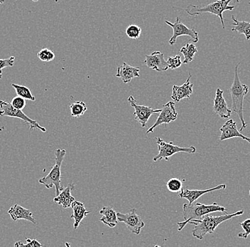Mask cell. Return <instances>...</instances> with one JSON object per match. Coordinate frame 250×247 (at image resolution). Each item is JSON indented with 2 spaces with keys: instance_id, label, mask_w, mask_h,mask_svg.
<instances>
[{
  "instance_id": "30bf717a",
  "label": "cell",
  "mask_w": 250,
  "mask_h": 247,
  "mask_svg": "<svg viewBox=\"0 0 250 247\" xmlns=\"http://www.w3.org/2000/svg\"><path fill=\"white\" fill-rule=\"evenodd\" d=\"M159 116L155 123L151 127L148 128L146 134H151L158 126L162 124H168L171 122L175 121L177 119L178 112L176 110V105L173 101H169L167 104L164 105L161 109Z\"/></svg>"
},
{
  "instance_id": "4dcf8cb0",
  "label": "cell",
  "mask_w": 250,
  "mask_h": 247,
  "mask_svg": "<svg viewBox=\"0 0 250 247\" xmlns=\"http://www.w3.org/2000/svg\"><path fill=\"white\" fill-rule=\"evenodd\" d=\"M11 105L17 110L22 111L26 106V100L20 96L14 97L10 102Z\"/></svg>"
},
{
  "instance_id": "e0dca14e",
  "label": "cell",
  "mask_w": 250,
  "mask_h": 247,
  "mask_svg": "<svg viewBox=\"0 0 250 247\" xmlns=\"http://www.w3.org/2000/svg\"><path fill=\"white\" fill-rule=\"evenodd\" d=\"M140 68L132 67L124 62L117 67L116 77L120 78L124 84H128L134 78L140 77Z\"/></svg>"
},
{
  "instance_id": "5b68a950",
  "label": "cell",
  "mask_w": 250,
  "mask_h": 247,
  "mask_svg": "<svg viewBox=\"0 0 250 247\" xmlns=\"http://www.w3.org/2000/svg\"><path fill=\"white\" fill-rule=\"evenodd\" d=\"M231 0H227V1H216L210 3L208 5L199 7V6L193 5V4H189L186 8V12L189 15L192 17H196L198 15H201L204 13H210L212 15H216L220 19L223 29L226 28L225 26L224 20H223V14L226 11H232L235 8L236 6H229Z\"/></svg>"
},
{
  "instance_id": "603a6c76",
  "label": "cell",
  "mask_w": 250,
  "mask_h": 247,
  "mask_svg": "<svg viewBox=\"0 0 250 247\" xmlns=\"http://www.w3.org/2000/svg\"><path fill=\"white\" fill-rule=\"evenodd\" d=\"M180 52L184 56V64H187L193 60L198 49L193 44L188 43L180 49Z\"/></svg>"
},
{
  "instance_id": "1f68e13d",
  "label": "cell",
  "mask_w": 250,
  "mask_h": 247,
  "mask_svg": "<svg viewBox=\"0 0 250 247\" xmlns=\"http://www.w3.org/2000/svg\"><path fill=\"white\" fill-rule=\"evenodd\" d=\"M243 229V232H240L238 234V237L240 238L247 239L248 236L250 235V219L245 220L240 224Z\"/></svg>"
},
{
  "instance_id": "44dd1931",
  "label": "cell",
  "mask_w": 250,
  "mask_h": 247,
  "mask_svg": "<svg viewBox=\"0 0 250 247\" xmlns=\"http://www.w3.org/2000/svg\"><path fill=\"white\" fill-rule=\"evenodd\" d=\"M99 213L103 215L101 219L102 223L108 226L109 227L113 228L118 223L117 218V213L115 211L110 207H104L101 210H100Z\"/></svg>"
},
{
  "instance_id": "74e56055",
  "label": "cell",
  "mask_w": 250,
  "mask_h": 247,
  "mask_svg": "<svg viewBox=\"0 0 250 247\" xmlns=\"http://www.w3.org/2000/svg\"><path fill=\"white\" fill-rule=\"evenodd\" d=\"M154 247H159V246H158V245H156V246H155Z\"/></svg>"
},
{
  "instance_id": "8992f818",
  "label": "cell",
  "mask_w": 250,
  "mask_h": 247,
  "mask_svg": "<svg viewBox=\"0 0 250 247\" xmlns=\"http://www.w3.org/2000/svg\"><path fill=\"white\" fill-rule=\"evenodd\" d=\"M156 139L159 153L153 158L154 162L160 160V159H165L166 161H168L170 157L178 153L193 154L196 152V148L194 146L183 148V147L173 145V142H166L161 137H156Z\"/></svg>"
},
{
  "instance_id": "83f0119b",
  "label": "cell",
  "mask_w": 250,
  "mask_h": 247,
  "mask_svg": "<svg viewBox=\"0 0 250 247\" xmlns=\"http://www.w3.org/2000/svg\"><path fill=\"white\" fill-rule=\"evenodd\" d=\"M37 56L41 61L43 62H51L55 59L54 53L47 48H42L37 54Z\"/></svg>"
},
{
  "instance_id": "7c38bea8",
  "label": "cell",
  "mask_w": 250,
  "mask_h": 247,
  "mask_svg": "<svg viewBox=\"0 0 250 247\" xmlns=\"http://www.w3.org/2000/svg\"><path fill=\"white\" fill-rule=\"evenodd\" d=\"M220 134L219 140L220 142L224 141L228 139L234 138V137H240L243 140H246L250 143V137L244 135L237 127V123L232 119L228 120L223 124L220 129Z\"/></svg>"
},
{
  "instance_id": "277c9868",
  "label": "cell",
  "mask_w": 250,
  "mask_h": 247,
  "mask_svg": "<svg viewBox=\"0 0 250 247\" xmlns=\"http://www.w3.org/2000/svg\"><path fill=\"white\" fill-rule=\"evenodd\" d=\"M66 151L65 150L57 149L55 151V165L51 169L48 176L39 180V182L43 184L47 189L56 188V196L63 190L62 184V165Z\"/></svg>"
},
{
  "instance_id": "ffe728a7",
  "label": "cell",
  "mask_w": 250,
  "mask_h": 247,
  "mask_svg": "<svg viewBox=\"0 0 250 247\" xmlns=\"http://www.w3.org/2000/svg\"><path fill=\"white\" fill-rule=\"evenodd\" d=\"M74 189V184H68L58 196L54 198V202L62 205L65 209L71 207L72 203L75 201V198L71 195V191Z\"/></svg>"
},
{
  "instance_id": "d590c367",
  "label": "cell",
  "mask_w": 250,
  "mask_h": 247,
  "mask_svg": "<svg viewBox=\"0 0 250 247\" xmlns=\"http://www.w3.org/2000/svg\"><path fill=\"white\" fill-rule=\"evenodd\" d=\"M4 2H5L4 1H0V4H4Z\"/></svg>"
},
{
  "instance_id": "d6986e66",
  "label": "cell",
  "mask_w": 250,
  "mask_h": 247,
  "mask_svg": "<svg viewBox=\"0 0 250 247\" xmlns=\"http://www.w3.org/2000/svg\"><path fill=\"white\" fill-rule=\"evenodd\" d=\"M72 209H73V214L70 216V218L74 220L73 227L75 229H78L82 220L87 217L88 214H90V211L86 210L83 203L81 202L75 200L71 204Z\"/></svg>"
},
{
  "instance_id": "7402d4cb",
  "label": "cell",
  "mask_w": 250,
  "mask_h": 247,
  "mask_svg": "<svg viewBox=\"0 0 250 247\" xmlns=\"http://www.w3.org/2000/svg\"><path fill=\"white\" fill-rule=\"evenodd\" d=\"M232 20L234 22L232 24L234 26L232 29V32H237L244 34L247 40H250V23L248 22L239 21L234 15L232 16Z\"/></svg>"
},
{
  "instance_id": "d4e9b609",
  "label": "cell",
  "mask_w": 250,
  "mask_h": 247,
  "mask_svg": "<svg viewBox=\"0 0 250 247\" xmlns=\"http://www.w3.org/2000/svg\"><path fill=\"white\" fill-rule=\"evenodd\" d=\"M70 114L72 117L79 118L87 112V108L83 101H76L70 106Z\"/></svg>"
},
{
  "instance_id": "7a4b0ae2",
  "label": "cell",
  "mask_w": 250,
  "mask_h": 247,
  "mask_svg": "<svg viewBox=\"0 0 250 247\" xmlns=\"http://www.w3.org/2000/svg\"><path fill=\"white\" fill-rule=\"evenodd\" d=\"M183 214H184L185 221L182 223H177L179 226V231L182 230L186 225L191 220H201L204 216L209 215L212 212H221L227 213L228 209L223 206L220 205L218 203L214 202L212 204H204L202 203H195V204H185L183 206Z\"/></svg>"
},
{
  "instance_id": "3957f363",
  "label": "cell",
  "mask_w": 250,
  "mask_h": 247,
  "mask_svg": "<svg viewBox=\"0 0 250 247\" xmlns=\"http://www.w3.org/2000/svg\"><path fill=\"white\" fill-rule=\"evenodd\" d=\"M239 65H240V63L237 64L234 68L233 83L229 89V92H230L232 100V111L237 114L240 122H241L242 126L240 127V132L242 133V131L248 126L245 118H244L243 104L245 97L249 92L250 88L246 84H242L240 82L238 73H237Z\"/></svg>"
},
{
  "instance_id": "f546056e",
  "label": "cell",
  "mask_w": 250,
  "mask_h": 247,
  "mask_svg": "<svg viewBox=\"0 0 250 247\" xmlns=\"http://www.w3.org/2000/svg\"><path fill=\"white\" fill-rule=\"evenodd\" d=\"M26 244L24 245L21 241L16 242L15 247H45V245H42L37 239H26Z\"/></svg>"
},
{
  "instance_id": "8d00e7d4",
  "label": "cell",
  "mask_w": 250,
  "mask_h": 247,
  "mask_svg": "<svg viewBox=\"0 0 250 247\" xmlns=\"http://www.w3.org/2000/svg\"><path fill=\"white\" fill-rule=\"evenodd\" d=\"M4 129V127H1L0 128V132H1V131H3V130Z\"/></svg>"
},
{
  "instance_id": "8fae6325",
  "label": "cell",
  "mask_w": 250,
  "mask_h": 247,
  "mask_svg": "<svg viewBox=\"0 0 250 247\" xmlns=\"http://www.w3.org/2000/svg\"><path fill=\"white\" fill-rule=\"evenodd\" d=\"M128 102L132 108H134V118L139 123H140L142 128L146 127V123L153 114L159 113L161 112V109H154L148 106L137 104V101L132 96L129 97Z\"/></svg>"
},
{
  "instance_id": "484cf974",
  "label": "cell",
  "mask_w": 250,
  "mask_h": 247,
  "mask_svg": "<svg viewBox=\"0 0 250 247\" xmlns=\"http://www.w3.org/2000/svg\"><path fill=\"white\" fill-rule=\"evenodd\" d=\"M167 188L168 191L173 192V193H178L182 190L183 180L179 178H171L168 182H167Z\"/></svg>"
},
{
  "instance_id": "d6a6232c",
  "label": "cell",
  "mask_w": 250,
  "mask_h": 247,
  "mask_svg": "<svg viewBox=\"0 0 250 247\" xmlns=\"http://www.w3.org/2000/svg\"><path fill=\"white\" fill-rule=\"evenodd\" d=\"M15 56H10L8 59H0V70L6 67H12L15 65Z\"/></svg>"
},
{
  "instance_id": "f35d334b",
  "label": "cell",
  "mask_w": 250,
  "mask_h": 247,
  "mask_svg": "<svg viewBox=\"0 0 250 247\" xmlns=\"http://www.w3.org/2000/svg\"></svg>"
},
{
  "instance_id": "4316f807",
  "label": "cell",
  "mask_w": 250,
  "mask_h": 247,
  "mask_svg": "<svg viewBox=\"0 0 250 247\" xmlns=\"http://www.w3.org/2000/svg\"><path fill=\"white\" fill-rule=\"evenodd\" d=\"M126 36L132 40H138L142 33V28L137 24H130L126 27Z\"/></svg>"
},
{
  "instance_id": "ac0fdd59",
  "label": "cell",
  "mask_w": 250,
  "mask_h": 247,
  "mask_svg": "<svg viewBox=\"0 0 250 247\" xmlns=\"http://www.w3.org/2000/svg\"><path fill=\"white\" fill-rule=\"evenodd\" d=\"M8 213L11 216L14 221L17 220H26L34 224H37V220L33 217L32 212L29 209H25L20 204H15L8 211Z\"/></svg>"
},
{
  "instance_id": "9c48e42d",
  "label": "cell",
  "mask_w": 250,
  "mask_h": 247,
  "mask_svg": "<svg viewBox=\"0 0 250 247\" xmlns=\"http://www.w3.org/2000/svg\"><path fill=\"white\" fill-rule=\"evenodd\" d=\"M117 221L125 224L129 230L137 235L140 234L141 230L145 225L142 217L137 215V209L135 208L131 209L129 212L126 214L117 212Z\"/></svg>"
},
{
  "instance_id": "f1b7e54d",
  "label": "cell",
  "mask_w": 250,
  "mask_h": 247,
  "mask_svg": "<svg viewBox=\"0 0 250 247\" xmlns=\"http://www.w3.org/2000/svg\"><path fill=\"white\" fill-rule=\"evenodd\" d=\"M167 64L168 65V68L173 70L179 68L182 65L183 62L181 60V56L176 55L169 56L167 59Z\"/></svg>"
},
{
  "instance_id": "6da1fadb",
  "label": "cell",
  "mask_w": 250,
  "mask_h": 247,
  "mask_svg": "<svg viewBox=\"0 0 250 247\" xmlns=\"http://www.w3.org/2000/svg\"><path fill=\"white\" fill-rule=\"evenodd\" d=\"M244 212V209H242L233 214H225L220 216L207 215L203 217L201 220H191L188 224L195 225L194 229L192 230V235L195 238L201 240L204 238L206 234H213L220 224L228 221L234 217L243 215Z\"/></svg>"
},
{
  "instance_id": "52a82bcc",
  "label": "cell",
  "mask_w": 250,
  "mask_h": 247,
  "mask_svg": "<svg viewBox=\"0 0 250 247\" xmlns=\"http://www.w3.org/2000/svg\"><path fill=\"white\" fill-rule=\"evenodd\" d=\"M0 116L20 118L29 125L30 131H32L33 129H38L42 132L46 133V128L41 126L38 122L29 118L22 111L15 109L11 105L10 102L2 100L0 101Z\"/></svg>"
},
{
  "instance_id": "5bb4252c",
  "label": "cell",
  "mask_w": 250,
  "mask_h": 247,
  "mask_svg": "<svg viewBox=\"0 0 250 247\" xmlns=\"http://www.w3.org/2000/svg\"><path fill=\"white\" fill-rule=\"evenodd\" d=\"M213 112L220 118L228 119L232 114V110L228 107L224 97L223 91L220 89H217L215 97L214 98Z\"/></svg>"
},
{
  "instance_id": "e575fe53",
  "label": "cell",
  "mask_w": 250,
  "mask_h": 247,
  "mask_svg": "<svg viewBox=\"0 0 250 247\" xmlns=\"http://www.w3.org/2000/svg\"><path fill=\"white\" fill-rule=\"evenodd\" d=\"M2 78V71L1 70H0V79Z\"/></svg>"
},
{
  "instance_id": "4fadbf2b",
  "label": "cell",
  "mask_w": 250,
  "mask_h": 247,
  "mask_svg": "<svg viewBox=\"0 0 250 247\" xmlns=\"http://www.w3.org/2000/svg\"><path fill=\"white\" fill-rule=\"evenodd\" d=\"M144 63L148 68L156 71H166L168 69L167 61H165L164 54L160 51H154L152 54L145 56Z\"/></svg>"
},
{
  "instance_id": "cb8c5ba5",
  "label": "cell",
  "mask_w": 250,
  "mask_h": 247,
  "mask_svg": "<svg viewBox=\"0 0 250 247\" xmlns=\"http://www.w3.org/2000/svg\"><path fill=\"white\" fill-rule=\"evenodd\" d=\"M12 87L15 89L17 96L21 97L25 100L31 101H35L36 98L31 93L30 89L26 86L18 85V84H12Z\"/></svg>"
},
{
  "instance_id": "836d02e7",
  "label": "cell",
  "mask_w": 250,
  "mask_h": 247,
  "mask_svg": "<svg viewBox=\"0 0 250 247\" xmlns=\"http://www.w3.org/2000/svg\"><path fill=\"white\" fill-rule=\"evenodd\" d=\"M65 246L66 247H70V244L68 243V242H65Z\"/></svg>"
},
{
  "instance_id": "2e32d148",
  "label": "cell",
  "mask_w": 250,
  "mask_h": 247,
  "mask_svg": "<svg viewBox=\"0 0 250 247\" xmlns=\"http://www.w3.org/2000/svg\"><path fill=\"white\" fill-rule=\"evenodd\" d=\"M226 184H220L216 187L212 188L207 189V190H188V189H182L179 192V195L181 199H186L189 202V204H192L195 201H196L198 198H201L205 194L209 193V192L215 191L219 190H226Z\"/></svg>"
},
{
  "instance_id": "ba28073f",
  "label": "cell",
  "mask_w": 250,
  "mask_h": 247,
  "mask_svg": "<svg viewBox=\"0 0 250 247\" xmlns=\"http://www.w3.org/2000/svg\"><path fill=\"white\" fill-rule=\"evenodd\" d=\"M165 22L166 24L169 25L173 29V34L169 40V45L171 46H173L176 44L178 37H181V36H188L191 38V41L193 43H197L199 40L198 33L195 29H190L186 26L184 23H182L180 17H176L174 23H171L168 20H166Z\"/></svg>"
},
{
  "instance_id": "9a60e30c",
  "label": "cell",
  "mask_w": 250,
  "mask_h": 247,
  "mask_svg": "<svg viewBox=\"0 0 250 247\" xmlns=\"http://www.w3.org/2000/svg\"><path fill=\"white\" fill-rule=\"evenodd\" d=\"M191 76V73H189L187 81L183 85L173 86V89H172L173 93H172L171 98L173 102H179L181 100L185 99V98H190V95L193 93V84H190Z\"/></svg>"
}]
</instances>
